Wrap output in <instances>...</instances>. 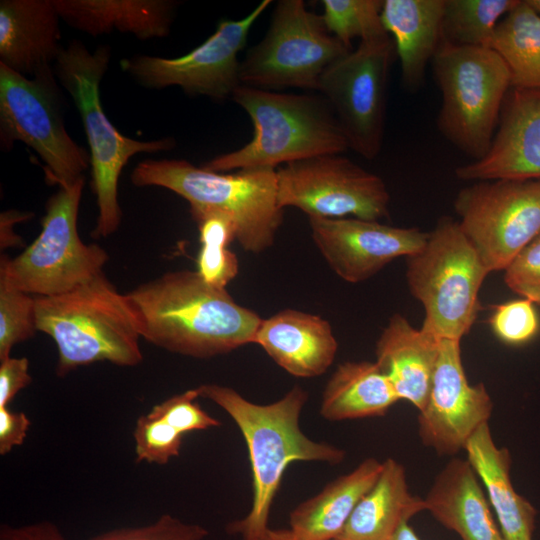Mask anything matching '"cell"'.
Returning <instances> with one entry per match:
<instances>
[{"mask_svg":"<svg viewBox=\"0 0 540 540\" xmlns=\"http://www.w3.org/2000/svg\"><path fill=\"white\" fill-rule=\"evenodd\" d=\"M141 338L170 352L210 358L253 343L262 318L194 270L167 272L125 293Z\"/></svg>","mask_w":540,"mask_h":540,"instance_id":"obj_1","label":"cell"},{"mask_svg":"<svg viewBox=\"0 0 540 540\" xmlns=\"http://www.w3.org/2000/svg\"><path fill=\"white\" fill-rule=\"evenodd\" d=\"M200 397L221 407L234 420L247 444L252 471L253 498L248 514L231 522L227 530L243 540H256L268 527L274 497L283 474L295 461L339 464L345 452L331 444L308 438L299 426L308 392L296 385L271 404H256L231 387L203 384Z\"/></svg>","mask_w":540,"mask_h":540,"instance_id":"obj_2","label":"cell"},{"mask_svg":"<svg viewBox=\"0 0 540 540\" xmlns=\"http://www.w3.org/2000/svg\"><path fill=\"white\" fill-rule=\"evenodd\" d=\"M130 179L138 187L156 186L176 193L189 203L195 222L210 215L227 218L235 240L250 253L271 247L283 221L273 168L221 173L182 159H146L137 164Z\"/></svg>","mask_w":540,"mask_h":540,"instance_id":"obj_3","label":"cell"},{"mask_svg":"<svg viewBox=\"0 0 540 540\" xmlns=\"http://www.w3.org/2000/svg\"><path fill=\"white\" fill-rule=\"evenodd\" d=\"M232 100L249 115L253 138L243 147L203 163L214 172L273 168L349 149L347 140L322 96L292 94L240 85Z\"/></svg>","mask_w":540,"mask_h":540,"instance_id":"obj_4","label":"cell"},{"mask_svg":"<svg viewBox=\"0 0 540 540\" xmlns=\"http://www.w3.org/2000/svg\"><path fill=\"white\" fill-rule=\"evenodd\" d=\"M35 315L37 331L57 346L58 375L99 361L135 366L143 359L126 294L103 272L63 294L35 296Z\"/></svg>","mask_w":540,"mask_h":540,"instance_id":"obj_5","label":"cell"},{"mask_svg":"<svg viewBox=\"0 0 540 540\" xmlns=\"http://www.w3.org/2000/svg\"><path fill=\"white\" fill-rule=\"evenodd\" d=\"M111 51L107 45L90 51L82 42L63 47L54 72L60 85L76 105L90 149L91 188L96 196L98 216L95 238H106L117 231L122 219L118 182L122 169L138 153L174 149L172 137L139 141L118 131L105 114L100 99V82L108 70Z\"/></svg>","mask_w":540,"mask_h":540,"instance_id":"obj_6","label":"cell"},{"mask_svg":"<svg viewBox=\"0 0 540 540\" xmlns=\"http://www.w3.org/2000/svg\"><path fill=\"white\" fill-rule=\"evenodd\" d=\"M488 274L458 221L439 218L423 246L406 257L409 291L425 312L421 330L461 341L481 309L479 292Z\"/></svg>","mask_w":540,"mask_h":540,"instance_id":"obj_7","label":"cell"},{"mask_svg":"<svg viewBox=\"0 0 540 540\" xmlns=\"http://www.w3.org/2000/svg\"><path fill=\"white\" fill-rule=\"evenodd\" d=\"M442 96L440 133L473 161L488 152L497 130L511 78L492 49L441 41L432 59Z\"/></svg>","mask_w":540,"mask_h":540,"instance_id":"obj_8","label":"cell"},{"mask_svg":"<svg viewBox=\"0 0 540 540\" xmlns=\"http://www.w3.org/2000/svg\"><path fill=\"white\" fill-rule=\"evenodd\" d=\"M85 177L60 187L47 201L41 231L15 258L0 260V279L30 295L68 292L102 273L109 259L98 244L84 243L77 221Z\"/></svg>","mask_w":540,"mask_h":540,"instance_id":"obj_9","label":"cell"},{"mask_svg":"<svg viewBox=\"0 0 540 540\" xmlns=\"http://www.w3.org/2000/svg\"><path fill=\"white\" fill-rule=\"evenodd\" d=\"M55 76L48 68L26 77L0 63V140L3 149L15 141L32 148L45 164L46 180L60 188L85 177L90 155L65 128Z\"/></svg>","mask_w":540,"mask_h":540,"instance_id":"obj_10","label":"cell"},{"mask_svg":"<svg viewBox=\"0 0 540 540\" xmlns=\"http://www.w3.org/2000/svg\"><path fill=\"white\" fill-rule=\"evenodd\" d=\"M351 50L303 0H280L263 39L240 62L239 79L242 85L269 91H317L325 70Z\"/></svg>","mask_w":540,"mask_h":540,"instance_id":"obj_11","label":"cell"},{"mask_svg":"<svg viewBox=\"0 0 540 540\" xmlns=\"http://www.w3.org/2000/svg\"><path fill=\"white\" fill-rule=\"evenodd\" d=\"M395 54L388 33L360 40L319 81L317 91L332 109L349 149L365 159L376 158L382 149L388 78Z\"/></svg>","mask_w":540,"mask_h":540,"instance_id":"obj_12","label":"cell"},{"mask_svg":"<svg viewBox=\"0 0 540 540\" xmlns=\"http://www.w3.org/2000/svg\"><path fill=\"white\" fill-rule=\"evenodd\" d=\"M458 224L489 271H504L540 234V181L495 179L462 188Z\"/></svg>","mask_w":540,"mask_h":540,"instance_id":"obj_13","label":"cell"},{"mask_svg":"<svg viewBox=\"0 0 540 540\" xmlns=\"http://www.w3.org/2000/svg\"><path fill=\"white\" fill-rule=\"evenodd\" d=\"M279 206L308 218L389 217L390 194L383 179L339 154H323L276 170Z\"/></svg>","mask_w":540,"mask_h":540,"instance_id":"obj_14","label":"cell"},{"mask_svg":"<svg viewBox=\"0 0 540 540\" xmlns=\"http://www.w3.org/2000/svg\"><path fill=\"white\" fill-rule=\"evenodd\" d=\"M270 3L263 0L241 19L221 20L214 33L183 56L136 55L122 59L121 68L146 88L177 86L192 96L220 101L232 98L241 85L238 54L245 47L252 26Z\"/></svg>","mask_w":540,"mask_h":540,"instance_id":"obj_15","label":"cell"},{"mask_svg":"<svg viewBox=\"0 0 540 540\" xmlns=\"http://www.w3.org/2000/svg\"><path fill=\"white\" fill-rule=\"evenodd\" d=\"M460 342L442 339L431 388L419 411L422 442L440 455H452L488 423L493 403L483 383L470 384L461 359Z\"/></svg>","mask_w":540,"mask_h":540,"instance_id":"obj_16","label":"cell"},{"mask_svg":"<svg viewBox=\"0 0 540 540\" xmlns=\"http://www.w3.org/2000/svg\"><path fill=\"white\" fill-rule=\"evenodd\" d=\"M312 240L330 268L348 283L366 281L426 241L417 227H394L358 218H308Z\"/></svg>","mask_w":540,"mask_h":540,"instance_id":"obj_17","label":"cell"},{"mask_svg":"<svg viewBox=\"0 0 540 540\" xmlns=\"http://www.w3.org/2000/svg\"><path fill=\"white\" fill-rule=\"evenodd\" d=\"M455 175L473 182L540 181V89H510L488 152L480 160L457 167Z\"/></svg>","mask_w":540,"mask_h":540,"instance_id":"obj_18","label":"cell"},{"mask_svg":"<svg viewBox=\"0 0 540 540\" xmlns=\"http://www.w3.org/2000/svg\"><path fill=\"white\" fill-rule=\"evenodd\" d=\"M253 343L286 372L300 378L325 373L338 349L331 324L326 319L291 308L262 319Z\"/></svg>","mask_w":540,"mask_h":540,"instance_id":"obj_19","label":"cell"},{"mask_svg":"<svg viewBox=\"0 0 540 540\" xmlns=\"http://www.w3.org/2000/svg\"><path fill=\"white\" fill-rule=\"evenodd\" d=\"M54 0L0 1V63L24 76L51 68L61 50Z\"/></svg>","mask_w":540,"mask_h":540,"instance_id":"obj_20","label":"cell"},{"mask_svg":"<svg viewBox=\"0 0 540 540\" xmlns=\"http://www.w3.org/2000/svg\"><path fill=\"white\" fill-rule=\"evenodd\" d=\"M439 341L421 328H414L400 313H395L376 342L375 362L399 400L410 402L419 411L429 395Z\"/></svg>","mask_w":540,"mask_h":540,"instance_id":"obj_21","label":"cell"},{"mask_svg":"<svg viewBox=\"0 0 540 540\" xmlns=\"http://www.w3.org/2000/svg\"><path fill=\"white\" fill-rule=\"evenodd\" d=\"M423 500L425 511L461 540H505L467 459L450 460Z\"/></svg>","mask_w":540,"mask_h":540,"instance_id":"obj_22","label":"cell"},{"mask_svg":"<svg viewBox=\"0 0 540 540\" xmlns=\"http://www.w3.org/2000/svg\"><path fill=\"white\" fill-rule=\"evenodd\" d=\"M464 450L486 489L504 539L532 540L537 511L515 491L510 476V453L495 444L488 423L473 434Z\"/></svg>","mask_w":540,"mask_h":540,"instance_id":"obj_23","label":"cell"},{"mask_svg":"<svg viewBox=\"0 0 540 540\" xmlns=\"http://www.w3.org/2000/svg\"><path fill=\"white\" fill-rule=\"evenodd\" d=\"M445 0H383L381 20L393 39L403 84L421 87L427 64L442 41Z\"/></svg>","mask_w":540,"mask_h":540,"instance_id":"obj_24","label":"cell"},{"mask_svg":"<svg viewBox=\"0 0 540 540\" xmlns=\"http://www.w3.org/2000/svg\"><path fill=\"white\" fill-rule=\"evenodd\" d=\"M69 26L98 36L112 31L140 40L166 37L178 2L171 0H54Z\"/></svg>","mask_w":540,"mask_h":540,"instance_id":"obj_25","label":"cell"},{"mask_svg":"<svg viewBox=\"0 0 540 540\" xmlns=\"http://www.w3.org/2000/svg\"><path fill=\"white\" fill-rule=\"evenodd\" d=\"M382 468L383 462L367 458L351 472L328 483L291 511L290 531L299 540H335Z\"/></svg>","mask_w":540,"mask_h":540,"instance_id":"obj_26","label":"cell"},{"mask_svg":"<svg viewBox=\"0 0 540 540\" xmlns=\"http://www.w3.org/2000/svg\"><path fill=\"white\" fill-rule=\"evenodd\" d=\"M421 511L424 500L409 491L403 466L388 458L335 540H392L399 527Z\"/></svg>","mask_w":540,"mask_h":540,"instance_id":"obj_27","label":"cell"},{"mask_svg":"<svg viewBox=\"0 0 540 540\" xmlns=\"http://www.w3.org/2000/svg\"><path fill=\"white\" fill-rule=\"evenodd\" d=\"M399 398L376 362L339 364L322 395L320 413L330 421L383 416Z\"/></svg>","mask_w":540,"mask_h":540,"instance_id":"obj_28","label":"cell"},{"mask_svg":"<svg viewBox=\"0 0 540 540\" xmlns=\"http://www.w3.org/2000/svg\"><path fill=\"white\" fill-rule=\"evenodd\" d=\"M487 48L507 65L511 88L540 89V15L526 0L497 24Z\"/></svg>","mask_w":540,"mask_h":540,"instance_id":"obj_29","label":"cell"},{"mask_svg":"<svg viewBox=\"0 0 540 540\" xmlns=\"http://www.w3.org/2000/svg\"><path fill=\"white\" fill-rule=\"evenodd\" d=\"M520 0H445L442 41L487 47L497 24Z\"/></svg>","mask_w":540,"mask_h":540,"instance_id":"obj_30","label":"cell"},{"mask_svg":"<svg viewBox=\"0 0 540 540\" xmlns=\"http://www.w3.org/2000/svg\"><path fill=\"white\" fill-rule=\"evenodd\" d=\"M201 248L196 271L203 280L217 288H226L238 274L237 256L228 249L235 240L232 223L220 215L206 216L196 222Z\"/></svg>","mask_w":540,"mask_h":540,"instance_id":"obj_31","label":"cell"},{"mask_svg":"<svg viewBox=\"0 0 540 540\" xmlns=\"http://www.w3.org/2000/svg\"><path fill=\"white\" fill-rule=\"evenodd\" d=\"M326 29L347 48L352 40L387 33L382 20L383 0H322Z\"/></svg>","mask_w":540,"mask_h":540,"instance_id":"obj_32","label":"cell"},{"mask_svg":"<svg viewBox=\"0 0 540 540\" xmlns=\"http://www.w3.org/2000/svg\"><path fill=\"white\" fill-rule=\"evenodd\" d=\"M36 331L35 296L0 279V361L10 357L11 349Z\"/></svg>","mask_w":540,"mask_h":540,"instance_id":"obj_33","label":"cell"},{"mask_svg":"<svg viewBox=\"0 0 540 540\" xmlns=\"http://www.w3.org/2000/svg\"><path fill=\"white\" fill-rule=\"evenodd\" d=\"M536 307L523 297L494 305L488 321L494 335L513 346L530 342L540 331Z\"/></svg>","mask_w":540,"mask_h":540,"instance_id":"obj_34","label":"cell"},{"mask_svg":"<svg viewBox=\"0 0 540 540\" xmlns=\"http://www.w3.org/2000/svg\"><path fill=\"white\" fill-rule=\"evenodd\" d=\"M182 437L179 431L150 412L138 418L134 431L138 461L166 464L180 453Z\"/></svg>","mask_w":540,"mask_h":540,"instance_id":"obj_35","label":"cell"},{"mask_svg":"<svg viewBox=\"0 0 540 540\" xmlns=\"http://www.w3.org/2000/svg\"><path fill=\"white\" fill-rule=\"evenodd\" d=\"M198 397V389H190L154 406L150 413L163 419L181 434L219 426L220 421L210 416L196 402Z\"/></svg>","mask_w":540,"mask_h":540,"instance_id":"obj_36","label":"cell"},{"mask_svg":"<svg viewBox=\"0 0 540 540\" xmlns=\"http://www.w3.org/2000/svg\"><path fill=\"white\" fill-rule=\"evenodd\" d=\"M207 535V530L200 525L163 515L148 526L114 530L91 540H203Z\"/></svg>","mask_w":540,"mask_h":540,"instance_id":"obj_37","label":"cell"},{"mask_svg":"<svg viewBox=\"0 0 540 540\" xmlns=\"http://www.w3.org/2000/svg\"><path fill=\"white\" fill-rule=\"evenodd\" d=\"M504 282L540 308V234L504 270Z\"/></svg>","mask_w":540,"mask_h":540,"instance_id":"obj_38","label":"cell"},{"mask_svg":"<svg viewBox=\"0 0 540 540\" xmlns=\"http://www.w3.org/2000/svg\"><path fill=\"white\" fill-rule=\"evenodd\" d=\"M31 382L29 361L26 357H8L0 364V407L7 404L14 396Z\"/></svg>","mask_w":540,"mask_h":540,"instance_id":"obj_39","label":"cell"},{"mask_svg":"<svg viewBox=\"0 0 540 540\" xmlns=\"http://www.w3.org/2000/svg\"><path fill=\"white\" fill-rule=\"evenodd\" d=\"M30 421L20 412H12L7 407H0V454L8 453L14 446L24 441Z\"/></svg>","mask_w":540,"mask_h":540,"instance_id":"obj_40","label":"cell"},{"mask_svg":"<svg viewBox=\"0 0 540 540\" xmlns=\"http://www.w3.org/2000/svg\"><path fill=\"white\" fill-rule=\"evenodd\" d=\"M1 540H65L52 525L39 524L33 526L8 528L1 532Z\"/></svg>","mask_w":540,"mask_h":540,"instance_id":"obj_41","label":"cell"},{"mask_svg":"<svg viewBox=\"0 0 540 540\" xmlns=\"http://www.w3.org/2000/svg\"><path fill=\"white\" fill-rule=\"evenodd\" d=\"M33 217L32 212L8 210L0 214V247L1 250L22 244L21 237L14 232V225Z\"/></svg>","mask_w":540,"mask_h":540,"instance_id":"obj_42","label":"cell"},{"mask_svg":"<svg viewBox=\"0 0 540 540\" xmlns=\"http://www.w3.org/2000/svg\"><path fill=\"white\" fill-rule=\"evenodd\" d=\"M256 540H299V539L294 536V534L290 531V529L268 528L267 531Z\"/></svg>","mask_w":540,"mask_h":540,"instance_id":"obj_43","label":"cell"},{"mask_svg":"<svg viewBox=\"0 0 540 540\" xmlns=\"http://www.w3.org/2000/svg\"><path fill=\"white\" fill-rule=\"evenodd\" d=\"M392 540H420L417 534L414 532L409 522L403 523L397 532L394 534Z\"/></svg>","mask_w":540,"mask_h":540,"instance_id":"obj_44","label":"cell"},{"mask_svg":"<svg viewBox=\"0 0 540 540\" xmlns=\"http://www.w3.org/2000/svg\"><path fill=\"white\" fill-rule=\"evenodd\" d=\"M526 2L540 15V0H526Z\"/></svg>","mask_w":540,"mask_h":540,"instance_id":"obj_45","label":"cell"}]
</instances>
